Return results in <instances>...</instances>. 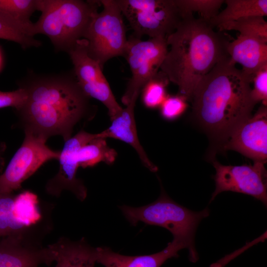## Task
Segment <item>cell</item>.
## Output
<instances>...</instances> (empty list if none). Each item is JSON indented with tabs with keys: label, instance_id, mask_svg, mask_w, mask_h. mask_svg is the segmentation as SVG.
I'll return each mask as SVG.
<instances>
[{
	"label": "cell",
	"instance_id": "29",
	"mask_svg": "<svg viewBox=\"0 0 267 267\" xmlns=\"http://www.w3.org/2000/svg\"><path fill=\"white\" fill-rule=\"evenodd\" d=\"M3 149L4 148L2 146V145H0V168L2 165V163L3 162V160L2 157V154L3 152Z\"/></svg>",
	"mask_w": 267,
	"mask_h": 267
},
{
	"label": "cell",
	"instance_id": "7",
	"mask_svg": "<svg viewBox=\"0 0 267 267\" xmlns=\"http://www.w3.org/2000/svg\"><path fill=\"white\" fill-rule=\"evenodd\" d=\"M134 33L167 38L184 18L177 0H117Z\"/></svg>",
	"mask_w": 267,
	"mask_h": 267
},
{
	"label": "cell",
	"instance_id": "30",
	"mask_svg": "<svg viewBox=\"0 0 267 267\" xmlns=\"http://www.w3.org/2000/svg\"><path fill=\"white\" fill-rule=\"evenodd\" d=\"M0 62H1V57H0Z\"/></svg>",
	"mask_w": 267,
	"mask_h": 267
},
{
	"label": "cell",
	"instance_id": "13",
	"mask_svg": "<svg viewBox=\"0 0 267 267\" xmlns=\"http://www.w3.org/2000/svg\"><path fill=\"white\" fill-rule=\"evenodd\" d=\"M55 260L51 247H43L33 237L10 235L0 241V267H39Z\"/></svg>",
	"mask_w": 267,
	"mask_h": 267
},
{
	"label": "cell",
	"instance_id": "6",
	"mask_svg": "<svg viewBox=\"0 0 267 267\" xmlns=\"http://www.w3.org/2000/svg\"><path fill=\"white\" fill-rule=\"evenodd\" d=\"M103 9L92 16L83 39L90 57L103 70L110 59L123 56L127 39L123 15L117 0H100Z\"/></svg>",
	"mask_w": 267,
	"mask_h": 267
},
{
	"label": "cell",
	"instance_id": "20",
	"mask_svg": "<svg viewBox=\"0 0 267 267\" xmlns=\"http://www.w3.org/2000/svg\"><path fill=\"white\" fill-rule=\"evenodd\" d=\"M36 10L37 0H0V12L16 21L34 37V23L30 18Z\"/></svg>",
	"mask_w": 267,
	"mask_h": 267
},
{
	"label": "cell",
	"instance_id": "8",
	"mask_svg": "<svg viewBox=\"0 0 267 267\" xmlns=\"http://www.w3.org/2000/svg\"><path fill=\"white\" fill-rule=\"evenodd\" d=\"M168 50L165 38L143 41L132 35L128 39L123 57L129 65L132 76L121 98L125 105L134 95H139L144 85L159 71Z\"/></svg>",
	"mask_w": 267,
	"mask_h": 267
},
{
	"label": "cell",
	"instance_id": "21",
	"mask_svg": "<svg viewBox=\"0 0 267 267\" xmlns=\"http://www.w3.org/2000/svg\"><path fill=\"white\" fill-rule=\"evenodd\" d=\"M13 211L17 221L28 228H36L42 217L38 208L37 197L30 192L16 195Z\"/></svg>",
	"mask_w": 267,
	"mask_h": 267
},
{
	"label": "cell",
	"instance_id": "4",
	"mask_svg": "<svg viewBox=\"0 0 267 267\" xmlns=\"http://www.w3.org/2000/svg\"><path fill=\"white\" fill-rule=\"evenodd\" d=\"M100 6L99 0H37L41 15L34 23L33 34L45 35L55 50L68 52L83 39Z\"/></svg>",
	"mask_w": 267,
	"mask_h": 267
},
{
	"label": "cell",
	"instance_id": "10",
	"mask_svg": "<svg viewBox=\"0 0 267 267\" xmlns=\"http://www.w3.org/2000/svg\"><path fill=\"white\" fill-rule=\"evenodd\" d=\"M78 84L89 97L101 102L107 109L110 120L122 110L99 63L90 57L85 39L79 40L68 51Z\"/></svg>",
	"mask_w": 267,
	"mask_h": 267
},
{
	"label": "cell",
	"instance_id": "11",
	"mask_svg": "<svg viewBox=\"0 0 267 267\" xmlns=\"http://www.w3.org/2000/svg\"><path fill=\"white\" fill-rule=\"evenodd\" d=\"M214 179L216 188L210 202L220 193L233 191L253 196L266 206L267 204V171L265 163L254 162L252 165H224L217 161Z\"/></svg>",
	"mask_w": 267,
	"mask_h": 267
},
{
	"label": "cell",
	"instance_id": "23",
	"mask_svg": "<svg viewBox=\"0 0 267 267\" xmlns=\"http://www.w3.org/2000/svg\"><path fill=\"white\" fill-rule=\"evenodd\" d=\"M0 39L14 42L23 49L41 45L20 24L11 17L0 12Z\"/></svg>",
	"mask_w": 267,
	"mask_h": 267
},
{
	"label": "cell",
	"instance_id": "3",
	"mask_svg": "<svg viewBox=\"0 0 267 267\" xmlns=\"http://www.w3.org/2000/svg\"><path fill=\"white\" fill-rule=\"evenodd\" d=\"M210 24L188 15L167 38L170 46L160 70L178 87V94L190 101L202 78L229 56L228 36L216 32Z\"/></svg>",
	"mask_w": 267,
	"mask_h": 267
},
{
	"label": "cell",
	"instance_id": "26",
	"mask_svg": "<svg viewBox=\"0 0 267 267\" xmlns=\"http://www.w3.org/2000/svg\"><path fill=\"white\" fill-rule=\"evenodd\" d=\"M187 101V99L180 94L168 95L160 106L161 116L167 120L177 119L186 110Z\"/></svg>",
	"mask_w": 267,
	"mask_h": 267
},
{
	"label": "cell",
	"instance_id": "1",
	"mask_svg": "<svg viewBox=\"0 0 267 267\" xmlns=\"http://www.w3.org/2000/svg\"><path fill=\"white\" fill-rule=\"evenodd\" d=\"M19 88L27 94L24 103L16 110L22 127L47 139L60 135L66 141L72 136L74 127L89 117L93 110L73 71L30 74Z\"/></svg>",
	"mask_w": 267,
	"mask_h": 267
},
{
	"label": "cell",
	"instance_id": "16",
	"mask_svg": "<svg viewBox=\"0 0 267 267\" xmlns=\"http://www.w3.org/2000/svg\"><path fill=\"white\" fill-rule=\"evenodd\" d=\"M230 62L240 64L242 72L252 82L256 72L267 64V42L240 35L227 45Z\"/></svg>",
	"mask_w": 267,
	"mask_h": 267
},
{
	"label": "cell",
	"instance_id": "24",
	"mask_svg": "<svg viewBox=\"0 0 267 267\" xmlns=\"http://www.w3.org/2000/svg\"><path fill=\"white\" fill-rule=\"evenodd\" d=\"M169 83L167 76L160 70L144 85L140 91L144 105L150 109L160 107L168 95L167 87Z\"/></svg>",
	"mask_w": 267,
	"mask_h": 267
},
{
	"label": "cell",
	"instance_id": "18",
	"mask_svg": "<svg viewBox=\"0 0 267 267\" xmlns=\"http://www.w3.org/2000/svg\"><path fill=\"white\" fill-rule=\"evenodd\" d=\"M224 2L226 7L209 22L213 28L244 17L267 15V0H225Z\"/></svg>",
	"mask_w": 267,
	"mask_h": 267
},
{
	"label": "cell",
	"instance_id": "17",
	"mask_svg": "<svg viewBox=\"0 0 267 267\" xmlns=\"http://www.w3.org/2000/svg\"><path fill=\"white\" fill-rule=\"evenodd\" d=\"M49 246L55 255V267H94L96 263V248L84 238L78 241L62 237Z\"/></svg>",
	"mask_w": 267,
	"mask_h": 267
},
{
	"label": "cell",
	"instance_id": "2",
	"mask_svg": "<svg viewBox=\"0 0 267 267\" xmlns=\"http://www.w3.org/2000/svg\"><path fill=\"white\" fill-rule=\"evenodd\" d=\"M252 82L231 63L219 61L198 83L192 95V115L212 142V155L221 150L232 133L252 115L257 104Z\"/></svg>",
	"mask_w": 267,
	"mask_h": 267
},
{
	"label": "cell",
	"instance_id": "22",
	"mask_svg": "<svg viewBox=\"0 0 267 267\" xmlns=\"http://www.w3.org/2000/svg\"><path fill=\"white\" fill-rule=\"evenodd\" d=\"M217 27L219 31L236 30L240 35L251 37L267 42V22L264 17L249 16L222 23Z\"/></svg>",
	"mask_w": 267,
	"mask_h": 267
},
{
	"label": "cell",
	"instance_id": "5",
	"mask_svg": "<svg viewBox=\"0 0 267 267\" xmlns=\"http://www.w3.org/2000/svg\"><path fill=\"white\" fill-rule=\"evenodd\" d=\"M119 208L134 226L142 222L168 230L173 234V240L188 249L189 260L193 263L198 261L195 234L200 222L209 215L208 208L199 212L193 211L173 200L163 190L159 197L149 204L139 207L123 205Z\"/></svg>",
	"mask_w": 267,
	"mask_h": 267
},
{
	"label": "cell",
	"instance_id": "19",
	"mask_svg": "<svg viewBox=\"0 0 267 267\" xmlns=\"http://www.w3.org/2000/svg\"><path fill=\"white\" fill-rule=\"evenodd\" d=\"M16 195L13 193L0 194V238L10 235L33 236L34 229L20 223L13 211Z\"/></svg>",
	"mask_w": 267,
	"mask_h": 267
},
{
	"label": "cell",
	"instance_id": "28",
	"mask_svg": "<svg viewBox=\"0 0 267 267\" xmlns=\"http://www.w3.org/2000/svg\"><path fill=\"white\" fill-rule=\"evenodd\" d=\"M26 98V92L21 88L11 91H0V109L12 107L18 110L24 103Z\"/></svg>",
	"mask_w": 267,
	"mask_h": 267
},
{
	"label": "cell",
	"instance_id": "12",
	"mask_svg": "<svg viewBox=\"0 0 267 267\" xmlns=\"http://www.w3.org/2000/svg\"><path fill=\"white\" fill-rule=\"evenodd\" d=\"M232 150L265 163L267 158V108L263 104L232 133L221 151Z\"/></svg>",
	"mask_w": 267,
	"mask_h": 267
},
{
	"label": "cell",
	"instance_id": "14",
	"mask_svg": "<svg viewBox=\"0 0 267 267\" xmlns=\"http://www.w3.org/2000/svg\"><path fill=\"white\" fill-rule=\"evenodd\" d=\"M138 95L133 96L130 102L113 118L110 126L101 132L105 138H113L131 145L136 152L143 165L152 172L157 167L148 158L138 138L134 119V106Z\"/></svg>",
	"mask_w": 267,
	"mask_h": 267
},
{
	"label": "cell",
	"instance_id": "15",
	"mask_svg": "<svg viewBox=\"0 0 267 267\" xmlns=\"http://www.w3.org/2000/svg\"><path fill=\"white\" fill-rule=\"evenodd\" d=\"M184 246L174 240L156 253L140 256H126L113 251L107 247L96 248V263L105 267H160L167 260L178 256Z\"/></svg>",
	"mask_w": 267,
	"mask_h": 267
},
{
	"label": "cell",
	"instance_id": "9",
	"mask_svg": "<svg viewBox=\"0 0 267 267\" xmlns=\"http://www.w3.org/2000/svg\"><path fill=\"white\" fill-rule=\"evenodd\" d=\"M24 139L6 169L0 175V194L13 193L44 164L58 160L60 151L50 148L47 139L29 130H24Z\"/></svg>",
	"mask_w": 267,
	"mask_h": 267
},
{
	"label": "cell",
	"instance_id": "27",
	"mask_svg": "<svg viewBox=\"0 0 267 267\" xmlns=\"http://www.w3.org/2000/svg\"><path fill=\"white\" fill-rule=\"evenodd\" d=\"M252 82L251 96L256 103L262 101V104H267V64L261 67L255 74Z\"/></svg>",
	"mask_w": 267,
	"mask_h": 267
},
{
	"label": "cell",
	"instance_id": "25",
	"mask_svg": "<svg viewBox=\"0 0 267 267\" xmlns=\"http://www.w3.org/2000/svg\"><path fill=\"white\" fill-rule=\"evenodd\" d=\"M184 18L198 12L200 18L209 23L219 12L224 0H177Z\"/></svg>",
	"mask_w": 267,
	"mask_h": 267
}]
</instances>
